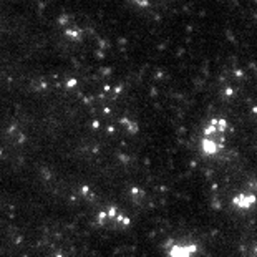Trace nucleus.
I'll use <instances>...</instances> for the list:
<instances>
[{
	"label": "nucleus",
	"instance_id": "obj_1",
	"mask_svg": "<svg viewBox=\"0 0 257 257\" xmlns=\"http://www.w3.org/2000/svg\"><path fill=\"white\" fill-rule=\"evenodd\" d=\"M234 202L237 204V202H240V207H249L251 204H254L256 202V198L254 196H249V198H245V196H240V198H236L234 199Z\"/></svg>",
	"mask_w": 257,
	"mask_h": 257
},
{
	"label": "nucleus",
	"instance_id": "obj_2",
	"mask_svg": "<svg viewBox=\"0 0 257 257\" xmlns=\"http://www.w3.org/2000/svg\"><path fill=\"white\" fill-rule=\"evenodd\" d=\"M256 252H257V249H256Z\"/></svg>",
	"mask_w": 257,
	"mask_h": 257
}]
</instances>
